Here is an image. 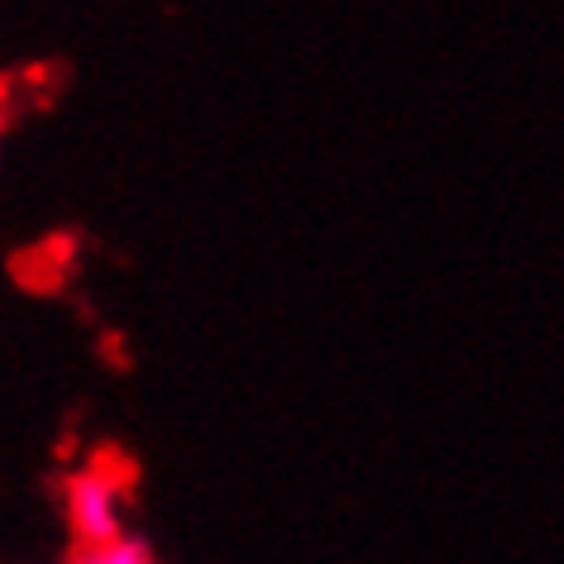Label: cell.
<instances>
[{
  "label": "cell",
  "instance_id": "obj_1",
  "mask_svg": "<svg viewBox=\"0 0 564 564\" xmlns=\"http://www.w3.org/2000/svg\"><path fill=\"white\" fill-rule=\"evenodd\" d=\"M63 512L82 550H101L130 535V478L116 459H91L67 474Z\"/></svg>",
  "mask_w": 564,
  "mask_h": 564
},
{
  "label": "cell",
  "instance_id": "obj_2",
  "mask_svg": "<svg viewBox=\"0 0 564 564\" xmlns=\"http://www.w3.org/2000/svg\"><path fill=\"white\" fill-rule=\"evenodd\" d=\"M77 564H159L153 550L139 541V535H124L116 545H101V550H82Z\"/></svg>",
  "mask_w": 564,
  "mask_h": 564
},
{
  "label": "cell",
  "instance_id": "obj_3",
  "mask_svg": "<svg viewBox=\"0 0 564 564\" xmlns=\"http://www.w3.org/2000/svg\"><path fill=\"white\" fill-rule=\"evenodd\" d=\"M0 144H6V106H0Z\"/></svg>",
  "mask_w": 564,
  "mask_h": 564
}]
</instances>
